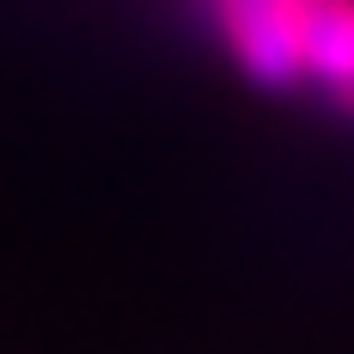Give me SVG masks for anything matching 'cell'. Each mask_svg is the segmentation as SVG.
Segmentation results:
<instances>
[{
    "mask_svg": "<svg viewBox=\"0 0 354 354\" xmlns=\"http://www.w3.org/2000/svg\"><path fill=\"white\" fill-rule=\"evenodd\" d=\"M239 68L263 86L306 80V0H208Z\"/></svg>",
    "mask_w": 354,
    "mask_h": 354,
    "instance_id": "cell-1",
    "label": "cell"
},
{
    "mask_svg": "<svg viewBox=\"0 0 354 354\" xmlns=\"http://www.w3.org/2000/svg\"><path fill=\"white\" fill-rule=\"evenodd\" d=\"M336 104H342V110H348V116H354V92H348V98H336Z\"/></svg>",
    "mask_w": 354,
    "mask_h": 354,
    "instance_id": "cell-3",
    "label": "cell"
},
{
    "mask_svg": "<svg viewBox=\"0 0 354 354\" xmlns=\"http://www.w3.org/2000/svg\"><path fill=\"white\" fill-rule=\"evenodd\" d=\"M306 73L336 98L354 92V0H306Z\"/></svg>",
    "mask_w": 354,
    "mask_h": 354,
    "instance_id": "cell-2",
    "label": "cell"
}]
</instances>
